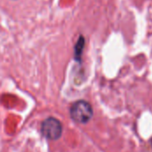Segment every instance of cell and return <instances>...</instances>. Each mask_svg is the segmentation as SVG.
Returning a JSON list of instances; mask_svg holds the SVG:
<instances>
[{
    "label": "cell",
    "instance_id": "3",
    "mask_svg": "<svg viewBox=\"0 0 152 152\" xmlns=\"http://www.w3.org/2000/svg\"><path fill=\"white\" fill-rule=\"evenodd\" d=\"M85 43H86L85 37L83 36H80L77 41L76 45H75V59L77 61H79L81 58V55H82V53H83V50L85 47Z\"/></svg>",
    "mask_w": 152,
    "mask_h": 152
},
{
    "label": "cell",
    "instance_id": "2",
    "mask_svg": "<svg viewBox=\"0 0 152 152\" xmlns=\"http://www.w3.org/2000/svg\"><path fill=\"white\" fill-rule=\"evenodd\" d=\"M41 132L45 138L49 140H57L62 134V126L58 119L49 118L42 123Z\"/></svg>",
    "mask_w": 152,
    "mask_h": 152
},
{
    "label": "cell",
    "instance_id": "1",
    "mask_svg": "<svg viewBox=\"0 0 152 152\" xmlns=\"http://www.w3.org/2000/svg\"><path fill=\"white\" fill-rule=\"evenodd\" d=\"M94 111L90 103L86 101H78L70 108V116L74 121L79 124L87 123L93 117Z\"/></svg>",
    "mask_w": 152,
    "mask_h": 152
},
{
    "label": "cell",
    "instance_id": "4",
    "mask_svg": "<svg viewBox=\"0 0 152 152\" xmlns=\"http://www.w3.org/2000/svg\"><path fill=\"white\" fill-rule=\"evenodd\" d=\"M151 144H152V140H151Z\"/></svg>",
    "mask_w": 152,
    "mask_h": 152
}]
</instances>
